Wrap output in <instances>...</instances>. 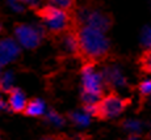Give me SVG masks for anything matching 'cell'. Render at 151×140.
Here are the masks:
<instances>
[{"label": "cell", "mask_w": 151, "mask_h": 140, "mask_svg": "<svg viewBox=\"0 0 151 140\" xmlns=\"http://www.w3.org/2000/svg\"><path fill=\"white\" fill-rule=\"evenodd\" d=\"M7 4L13 12H17V13H22L25 9H27L20 0H7Z\"/></svg>", "instance_id": "cell-20"}, {"label": "cell", "mask_w": 151, "mask_h": 140, "mask_svg": "<svg viewBox=\"0 0 151 140\" xmlns=\"http://www.w3.org/2000/svg\"><path fill=\"white\" fill-rule=\"evenodd\" d=\"M14 80H16V76L12 71L1 72V75H0V90L9 93L13 89Z\"/></svg>", "instance_id": "cell-12"}, {"label": "cell", "mask_w": 151, "mask_h": 140, "mask_svg": "<svg viewBox=\"0 0 151 140\" xmlns=\"http://www.w3.org/2000/svg\"><path fill=\"white\" fill-rule=\"evenodd\" d=\"M22 3L24 7H29V8H38L41 7L42 0H20Z\"/></svg>", "instance_id": "cell-21"}, {"label": "cell", "mask_w": 151, "mask_h": 140, "mask_svg": "<svg viewBox=\"0 0 151 140\" xmlns=\"http://www.w3.org/2000/svg\"><path fill=\"white\" fill-rule=\"evenodd\" d=\"M141 43L145 49L151 50V26H145L141 33Z\"/></svg>", "instance_id": "cell-15"}, {"label": "cell", "mask_w": 151, "mask_h": 140, "mask_svg": "<svg viewBox=\"0 0 151 140\" xmlns=\"http://www.w3.org/2000/svg\"><path fill=\"white\" fill-rule=\"evenodd\" d=\"M0 101H1V90H0Z\"/></svg>", "instance_id": "cell-24"}, {"label": "cell", "mask_w": 151, "mask_h": 140, "mask_svg": "<svg viewBox=\"0 0 151 140\" xmlns=\"http://www.w3.org/2000/svg\"><path fill=\"white\" fill-rule=\"evenodd\" d=\"M78 21L80 26H89L101 31H108L112 19L105 11L95 7H83L78 11Z\"/></svg>", "instance_id": "cell-2"}, {"label": "cell", "mask_w": 151, "mask_h": 140, "mask_svg": "<svg viewBox=\"0 0 151 140\" xmlns=\"http://www.w3.org/2000/svg\"><path fill=\"white\" fill-rule=\"evenodd\" d=\"M21 52V46L13 38H3L0 39V66L14 62Z\"/></svg>", "instance_id": "cell-7"}, {"label": "cell", "mask_w": 151, "mask_h": 140, "mask_svg": "<svg viewBox=\"0 0 151 140\" xmlns=\"http://www.w3.org/2000/svg\"><path fill=\"white\" fill-rule=\"evenodd\" d=\"M124 127L129 132H139L142 128V123L139 121H135V119H129V121L124 122Z\"/></svg>", "instance_id": "cell-17"}, {"label": "cell", "mask_w": 151, "mask_h": 140, "mask_svg": "<svg viewBox=\"0 0 151 140\" xmlns=\"http://www.w3.org/2000/svg\"><path fill=\"white\" fill-rule=\"evenodd\" d=\"M45 116H46V121H47L49 123L54 124V126H62V124L65 123V119H63V116L60 115L59 113L53 111V110H50V111L46 113Z\"/></svg>", "instance_id": "cell-14"}, {"label": "cell", "mask_w": 151, "mask_h": 140, "mask_svg": "<svg viewBox=\"0 0 151 140\" xmlns=\"http://www.w3.org/2000/svg\"><path fill=\"white\" fill-rule=\"evenodd\" d=\"M104 77V83L108 84L112 88H125L127 85V79L122 72V69L116 64H109L105 66L101 71Z\"/></svg>", "instance_id": "cell-8"}, {"label": "cell", "mask_w": 151, "mask_h": 140, "mask_svg": "<svg viewBox=\"0 0 151 140\" xmlns=\"http://www.w3.org/2000/svg\"><path fill=\"white\" fill-rule=\"evenodd\" d=\"M150 139H151V134H150Z\"/></svg>", "instance_id": "cell-28"}, {"label": "cell", "mask_w": 151, "mask_h": 140, "mask_svg": "<svg viewBox=\"0 0 151 140\" xmlns=\"http://www.w3.org/2000/svg\"><path fill=\"white\" fill-rule=\"evenodd\" d=\"M60 47L62 50L68 55H75L80 52V46H79V38H78L76 33H66L60 39Z\"/></svg>", "instance_id": "cell-10"}, {"label": "cell", "mask_w": 151, "mask_h": 140, "mask_svg": "<svg viewBox=\"0 0 151 140\" xmlns=\"http://www.w3.org/2000/svg\"><path fill=\"white\" fill-rule=\"evenodd\" d=\"M104 77L92 63H88L82 68V88L83 93L92 94L101 98L104 92Z\"/></svg>", "instance_id": "cell-5"}, {"label": "cell", "mask_w": 151, "mask_h": 140, "mask_svg": "<svg viewBox=\"0 0 151 140\" xmlns=\"http://www.w3.org/2000/svg\"><path fill=\"white\" fill-rule=\"evenodd\" d=\"M139 93L151 100V79H146L139 84Z\"/></svg>", "instance_id": "cell-18"}, {"label": "cell", "mask_w": 151, "mask_h": 140, "mask_svg": "<svg viewBox=\"0 0 151 140\" xmlns=\"http://www.w3.org/2000/svg\"><path fill=\"white\" fill-rule=\"evenodd\" d=\"M25 114L29 116H41L46 114V104L43 102L41 98H34L30 100L27 105L25 109Z\"/></svg>", "instance_id": "cell-11"}, {"label": "cell", "mask_w": 151, "mask_h": 140, "mask_svg": "<svg viewBox=\"0 0 151 140\" xmlns=\"http://www.w3.org/2000/svg\"><path fill=\"white\" fill-rule=\"evenodd\" d=\"M40 16H41L43 26L51 33H62L67 29L70 24V16L67 11L55 8L53 5H45L40 9Z\"/></svg>", "instance_id": "cell-4"}, {"label": "cell", "mask_w": 151, "mask_h": 140, "mask_svg": "<svg viewBox=\"0 0 151 140\" xmlns=\"http://www.w3.org/2000/svg\"><path fill=\"white\" fill-rule=\"evenodd\" d=\"M0 75H1V66H0Z\"/></svg>", "instance_id": "cell-25"}, {"label": "cell", "mask_w": 151, "mask_h": 140, "mask_svg": "<svg viewBox=\"0 0 151 140\" xmlns=\"http://www.w3.org/2000/svg\"><path fill=\"white\" fill-rule=\"evenodd\" d=\"M70 118H71L72 123L78 124V126L86 127V126H88V124H89L92 116H89L86 111H84V110H82V111H74V113H71V114H70Z\"/></svg>", "instance_id": "cell-13"}, {"label": "cell", "mask_w": 151, "mask_h": 140, "mask_svg": "<svg viewBox=\"0 0 151 140\" xmlns=\"http://www.w3.org/2000/svg\"><path fill=\"white\" fill-rule=\"evenodd\" d=\"M76 34L79 38L80 52L87 59H101L108 54L110 42L105 31L97 30L89 26H80Z\"/></svg>", "instance_id": "cell-1"}, {"label": "cell", "mask_w": 151, "mask_h": 140, "mask_svg": "<svg viewBox=\"0 0 151 140\" xmlns=\"http://www.w3.org/2000/svg\"><path fill=\"white\" fill-rule=\"evenodd\" d=\"M127 140H138V139H137V138H129Z\"/></svg>", "instance_id": "cell-22"}, {"label": "cell", "mask_w": 151, "mask_h": 140, "mask_svg": "<svg viewBox=\"0 0 151 140\" xmlns=\"http://www.w3.org/2000/svg\"><path fill=\"white\" fill-rule=\"evenodd\" d=\"M0 31H1V26H0Z\"/></svg>", "instance_id": "cell-27"}, {"label": "cell", "mask_w": 151, "mask_h": 140, "mask_svg": "<svg viewBox=\"0 0 151 140\" xmlns=\"http://www.w3.org/2000/svg\"><path fill=\"white\" fill-rule=\"evenodd\" d=\"M0 140H1V139H0Z\"/></svg>", "instance_id": "cell-29"}, {"label": "cell", "mask_w": 151, "mask_h": 140, "mask_svg": "<svg viewBox=\"0 0 151 140\" xmlns=\"http://www.w3.org/2000/svg\"><path fill=\"white\" fill-rule=\"evenodd\" d=\"M74 1L75 0H49V4L59 9L68 11L74 7Z\"/></svg>", "instance_id": "cell-16"}, {"label": "cell", "mask_w": 151, "mask_h": 140, "mask_svg": "<svg viewBox=\"0 0 151 140\" xmlns=\"http://www.w3.org/2000/svg\"><path fill=\"white\" fill-rule=\"evenodd\" d=\"M28 100H27V96L25 93L22 92L21 89L19 88H13L9 92V96H8V109L12 110L14 113H21L25 111L27 109V105H28Z\"/></svg>", "instance_id": "cell-9"}, {"label": "cell", "mask_w": 151, "mask_h": 140, "mask_svg": "<svg viewBox=\"0 0 151 140\" xmlns=\"http://www.w3.org/2000/svg\"><path fill=\"white\" fill-rule=\"evenodd\" d=\"M127 101L125 98H121L116 94H109L106 97L101 98L99 102V115L104 119L116 118L126 109Z\"/></svg>", "instance_id": "cell-6"}, {"label": "cell", "mask_w": 151, "mask_h": 140, "mask_svg": "<svg viewBox=\"0 0 151 140\" xmlns=\"http://www.w3.org/2000/svg\"><path fill=\"white\" fill-rule=\"evenodd\" d=\"M45 36V26L43 25H32V24H20L14 28V39L21 47L33 50L41 45Z\"/></svg>", "instance_id": "cell-3"}, {"label": "cell", "mask_w": 151, "mask_h": 140, "mask_svg": "<svg viewBox=\"0 0 151 140\" xmlns=\"http://www.w3.org/2000/svg\"><path fill=\"white\" fill-rule=\"evenodd\" d=\"M54 140H63V139H54Z\"/></svg>", "instance_id": "cell-26"}, {"label": "cell", "mask_w": 151, "mask_h": 140, "mask_svg": "<svg viewBox=\"0 0 151 140\" xmlns=\"http://www.w3.org/2000/svg\"><path fill=\"white\" fill-rule=\"evenodd\" d=\"M141 64L145 71L151 74V50H147L143 54V56H142V59H141Z\"/></svg>", "instance_id": "cell-19"}, {"label": "cell", "mask_w": 151, "mask_h": 140, "mask_svg": "<svg viewBox=\"0 0 151 140\" xmlns=\"http://www.w3.org/2000/svg\"><path fill=\"white\" fill-rule=\"evenodd\" d=\"M42 140H54V139H51V138H45V139H42Z\"/></svg>", "instance_id": "cell-23"}]
</instances>
